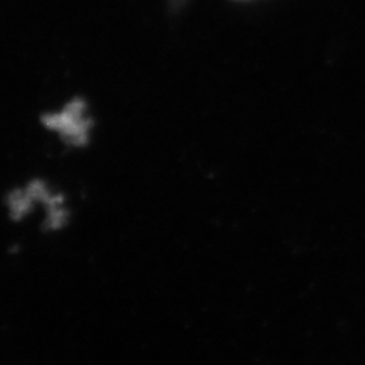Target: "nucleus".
Segmentation results:
<instances>
[{"label":"nucleus","instance_id":"nucleus-1","mask_svg":"<svg viewBox=\"0 0 365 365\" xmlns=\"http://www.w3.org/2000/svg\"><path fill=\"white\" fill-rule=\"evenodd\" d=\"M84 111V102L75 101L63 113L53 116H44L46 127L58 130L66 139L73 145H84L87 142L88 120H84L81 114Z\"/></svg>","mask_w":365,"mask_h":365}]
</instances>
